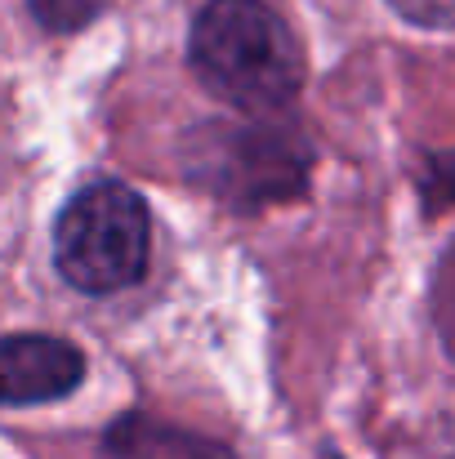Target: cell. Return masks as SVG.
I'll list each match as a JSON object with an SVG mask.
<instances>
[{
  "label": "cell",
  "instance_id": "obj_1",
  "mask_svg": "<svg viewBox=\"0 0 455 459\" xmlns=\"http://www.w3.org/2000/svg\"><path fill=\"white\" fill-rule=\"evenodd\" d=\"M201 85L246 112L286 108L303 85V54L291 27L264 0H210L188 40Z\"/></svg>",
  "mask_w": 455,
  "mask_h": 459
},
{
  "label": "cell",
  "instance_id": "obj_2",
  "mask_svg": "<svg viewBox=\"0 0 455 459\" xmlns=\"http://www.w3.org/2000/svg\"><path fill=\"white\" fill-rule=\"evenodd\" d=\"M54 264L85 295H117L148 268V205L126 183L81 187L54 223Z\"/></svg>",
  "mask_w": 455,
  "mask_h": 459
},
{
  "label": "cell",
  "instance_id": "obj_3",
  "mask_svg": "<svg viewBox=\"0 0 455 459\" xmlns=\"http://www.w3.org/2000/svg\"><path fill=\"white\" fill-rule=\"evenodd\" d=\"M201 160L197 169H206V187L232 196V201H264V196H286L303 183V165L308 152L300 143H291L282 130H264V126H214L201 130ZM192 169V174H197Z\"/></svg>",
  "mask_w": 455,
  "mask_h": 459
},
{
  "label": "cell",
  "instance_id": "obj_4",
  "mask_svg": "<svg viewBox=\"0 0 455 459\" xmlns=\"http://www.w3.org/2000/svg\"><path fill=\"white\" fill-rule=\"evenodd\" d=\"M85 379V352L54 334H0V406H40Z\"/></svg>",
  "mask_w": 455,
  "mask_h": 459
},
{
  "label": "cell",
  "instance_id": "obj_5",
  "mask_svg": "<svg viewBox=\"0 0 455 459\" xmlns=\"http://www.w3.org/2000/svg\"><path fill=\"white\" fill-rule=\"evenodd\" d=\"M103 459H232L223 442H210L201 433L161 424L152 415H121L108 437H103Z\"/></svg>",
  "mask_w": 455,
  "mask_h": 459
},
{
  "label": "cell",
  "instance_id": "obj_6",
  "mask_svg": "<svg viewBox=\"0 0 455 459\" xmlns=\"http://www.w3.org/2000/svg\"><path fill=\"white\" fill-rule=\"evenodd\" d=\"M36 22L49 31H76L99 13V0H27Z\"/></svg>",
  "mask_w": 455,
  "mask_h": 459
},
{
  "label": "cell",
  "instance_id": "obj_7",
  "mask_svg": "<svg viewBox=\"0 0 455 459\" xmlns=\"http://www.w3.org/2000/svg\"><path fill=\"white\" fill-rule=\"evenodd\" d=\"M416 27H455V0H389Z\"/></svg>",
  "mask_w": 455,
  "mask_h": 459
}]
</instances>
